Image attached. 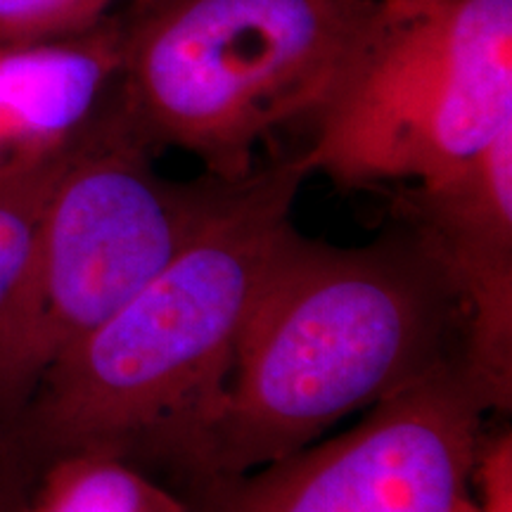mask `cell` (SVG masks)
Segmentation results:
<instances>
[{
  "instance_id": "obj_1",
  "label": "cell",
  "mask_w": 512,
  "mask_h": 512,
  "mask_svg": "<svg viewBox=\"0 0 512 512\" xmlns=\"http://www.w3.org/2000/svg\"><path fill=\"white\" fill-rule=\"evenodd\" d=\"M306 174L292 157L228 181L174 259L41 377L5 444L29 477L110 453L188 486Z\"/></svg>"
},
{
  "instance_id": "obj_2",
  "label": "cell",
  "mask_w": 512,
  "mask_h": 512,
  "mask_svg": "<svg viewBox=\"0 0 512 512\" xmlns=\"http://www.w3.org/2000/svg\"><path fill=\"white\" fill-rule=\"evenodd\" d=\"M463 349V299L425 230L337 247L292 223L242 328L188 496L302 451Z\"/></svg>"
},
{
  "instance_id": "obj_3",
  "label": "cell",
  "mask_w": 512,
  "mask_h": 512,
  "mask_svg": "<svg viewBox=\"0 0 512 512\" xmlns=\"http://www.w3.org/2000/svg\"><path fill=\"white\" fill-rule=\"evenodd\" d=\"M382 0H136L121 15L117 124L238 181L256 147L318 119L380 15Z\"/></svg>"
},
{
  "instance_id": "obj_4",
  "label": "cell",
  "mask_w": 512,
  "mask_h": 512,
  "mask_svg": "<svg viewBox=\"0 0 512 512\" xmlns=\"http://www.w3.org/2000/svg\"><path fill=\"white\" fill-rule=\"evenodd\" d=\"M228 181L159 176L110 121L50 190L27 266L0 309V430L69 347L105 323L195 238Z\"/></svg>"
},
{
  "instance_id": "obj_5",
  "label": "cell",
  "mask_w": 512,
  "mask_h": 512,
  "mask_svg": "<svg viewBox=\"0 0 512 512\" xmlns=\"http://www.w3.org/2000/svg\"><path fill=\"white\" fill-rule=\"evenodd\" d=\"M510 124L512 0H382L299 159L344 188L427 185Z\"/></svg>"
},
{
  "instance_id": "obj_6",
  "label": "cell",
  "mask_w": 512,
  "mask_h": 512,
  "mask_svg": "<svg viewBox=\"0 0 512 512\" xmlns=\"http://www.w3.org/2000/svg\"><path fill=\"white\" fill-rule=\"evenodd\" d=\"M489 408L456 358L342 434L185 498L192 512H451L470 491Z\"/></svg>"
},
{
  "instance_id": "obj_7",
  "label": "cell",
  "mask_w": 512,
  "mask_h": 512,
  "mask_svg": "<svg viewBox=\"0 0 512 512\" xmlns=\"http://www.w3.org/2000/svg\"><path fill=\"white\" fill-rule=\"evenodd\" d=\"M413 223L444 256L465 309L463 361L491 406L512 384V126L441 181L415 185Z\"/></svg>"
},
{
  "instance_id": "obj_8",
  "label": "cell",
  "mask_w": 512,
  "mask_h": 512,
  "mask_svg": "<svg viewBox=\"0 0 512 512\" xmlns=\"http://www.w3.org/2000/svg\"><path fill=\"white\" fill-rule=\"evenodd\" d=\"M124 22L0 46V181L60 169L117 112Z\"/></svg>"
},
{
  "instance_id": "obj_9",
  "label": "cell",
  "mask_w": 512,
  "mask_h": 512,
  "mask_svg": "<svg viewBox=\"0 0 512 512\" xmlns=\"http://www.w3.org/2000/svg\"><path fill=\"white\" fill-rule=\"evenodd\" d=\"M22 512H192L162 479L110 453H72L50 463Z\"/></svg>"
},
{
  "instance_id": "obj_10",
  "label": "cell",
  "mask_w": 512,
  "mask_h": 512,
  "mask_svg": "<svg viewBox=\"0 0 512 512\" xmlns=\"http://www.w3.org/2000/svg\"><path fill=\"white\" fill-rule=\"evenodd\" d=\"M64 166L0 181V309L27 266L43 207Z\"/></svg>"
},
{
  "instance_id": "obj_11",
  "label": "cell",
  "mask_w": 512,
  "mask_h": 512,
  "mask_svg": "<svg viewBox=\"0 0 512 512\" xmlns=\"http://www.w3.org/2000/svg\"><path fill=\"white\" fill-rule=\"evenodd\" d=\"M114 0H0V46L81 34L110 15Z\"/></svg>"
},
{
  "instance_id": "obj_12",
  "label": "cell",
  "mask_w": 512,
  "mask_h": 512,
  "mask_svg": "<svg viewBox=\"0 0 512 512\" xmlns=\"http://www.w3.org/2000/svg\"><path fill=\"white\" fill-rule=\"evenodd\" d=\"M24 494L19 489L17 479L12 477L3 453H0V512H22Z\"/></svg>"
},
{
  "instance_id": "obj_13",
  "label": "cell",
  "mask_w": 512,
  "mask_h": 512,
  "mask_svg": "<svg viewBox=\"0 0 512 512\" xmlns=\"http://www.w3.org/2000/svg\"><path fill=\"white\" fill-rule=\"evenodd\" d=\"M451 512H512V501H479L470 491H465Z\"/></svg>"
},
{
  "instance_id": "obj_14",
  "label": "cell",
  "mask_w": 512,
  "mask_h": 512,
  "mask_svg": "<svg viewBox=\"0 0 512 512\" xmlns=\"http://www.w3.org/2000/svg\"><path fill=\"white\" fill-rule=\"evenodd\" d=\"M403 3H422V0H403Z\"/></svg>"
}]
</instances>
